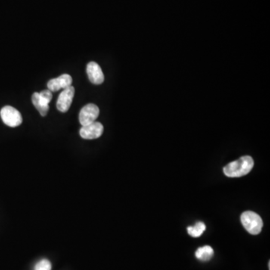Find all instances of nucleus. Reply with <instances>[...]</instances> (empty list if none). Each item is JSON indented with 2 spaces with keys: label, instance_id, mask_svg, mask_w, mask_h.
<instances>
[{
  "label": "nucleus",
  "instance_id": "nucleus-1",
  "mask_svg": "<svg viewBox=\"0 0 270 270\" xmlns=\"http://www.w3.org/2000/svg\"><path fill=\"white\" fill-rule=\"evenodd\" d=\"M254 167V160L251 156H246L228 164L224 168V173L231 178L241 177L249 174Z\"/></svg>",
  "mask_w": 270,
  "mask_h": 270
},
{
  "label": "nucleus",
  "instance_id": "nucleus-2",
  "mask_svg": "<svg viewBox=\"0 0 270 270\" xmlns=\"http://www.w3.org/2000/svg\"><path fill=\"white\" fill-rule=\"evenodd\" d=\"M241 222L246 231L252 235L259 234L264 225L261 217L252 211H246L242 214Z\"/></svg>",
  "mask_w": 270,
  "mask_h": 270
},
{
  "label": "nucleus",
  "instance_id": "nucleus-3",
  "mask_svg": "<svg viewBox=\"0 0 270 270\" xmlns=\"http://www.w3.org/2000/svg\"><path fill=\"white\" fill-rule=\"evenodd\" d=\"M0 116L5 125L12 128L19 126L23 122V118L20 112L11 106H5L2 107L0 111Z\"/></svg>",
  "mask_w": 270,
  "mask_h": 270
},
{
  "label": "nucleus",
  "instance_id": "nucleus-4",
  "mask_svg": "<svg viewBox=\"0 0 270 270\" xmlns=\"http://www.w3.org/2000/svg\"><path fill=\"white\" fill-rule=\"evenodd\" d=\"M100 110L98 106L94 104H88L84 106L79 113L80 123L84 125L95 122L99 116Z\"/></svg>",
  "mask_w": 270,
  "mask_h": 270
},
{
  "label": "nucleus",
  "instance_id": "nucleus-5",
  "mask_svg": "<svg viewBox=\"0 0 270 270\" xmlns=\"http://www.w3.org/2000/svg\"><path fill=\"white\" fill-rule=\"evenodd\" d=\"M104 132V126L98 122L84 125L80 130L81 138L86 140H94L100 138Z\"/></svg>",
  "mask_w": 270,
  "mask_h": 270
},
{
  "label": "nucleus",
  "instance_id": "nucleus-6",
  "mask_svg": "<svg viewBox=\"0 0 270 270\" xmlns=\"http://www.w3.org/2000/svg\"><path fill=\"white\" fill-rule=\"evenodd\" d=\"M75 92V88L72 86L63 90V92L60 93V96L57 99V107L58 110H60L62 113H66L69 110L72 101H73Z\"/></svg>",
  "mask_w": 270,
  "mask_h": 270
},
{
  "label": "nucleus",
  "instance_id": "nucleus-7",
  "mask_svg": "<svg viewBox=\"0 0 270 270\" xmlns=\"http://www.w3.org/2000/svg\"><path fill=\"white\" fill-rule=\"evenodd\" d=\"M87 73L90 82L95 85L102 84L104 81V75L98 63L90 62L87 66Z\"/></svg>",
  "mask_w": 270,
  "mask_h": 270
},
{
  "label": "nucleus",
  "instance_id": "nucleus-8",
  "mask_svg": "<svg viewBox=\"0 0 270 270\" xmlns=\"http://www.w3.org/2000/svg\"><path fill=\"white\" fill-rule=\"evenodd\" d=\"M72 78L68 74H64L57 78L48 81V88L51 92H57L59 90H64L72 86Z\"/></svg>",
  "mask_w": 270,
  "mask_h": 270
},
{
  "label": "nucleus",
  "instance_id": "nucleus-9",
  "mask_svg": "<svg viewBox=\"0 0 270 270\" xmlns=\"http://www.w3.org/2000/svg\"><path fill=\"white\" fill-rule=\"evenodd\" d=\"M32 101L35 108L37 109L41 116H45L48 114V110H49V104H45L43 102L42 100L40 98L39 93L35 92L32 95Z\"/></svg>",
  "mask_w": 270,
  "mask_h": 270
},
{
  "label": "nucleus",
  "instance_id": "nucleus-10",
  "mask_svg": "<svg viewBox=\"0 0 270 270\" xmlns=\"http://www.w3.org/2000/svg\"><path fill=\"white\" fill-rule=\"evenodd\" d=\"M214 251L209 246H205L199 248L195 252V256L197 259L201 261H208L213 257Z\"/></svg>",
  "mask_w": 270,
  "mask_h": 270
},
{
  "label": "nucleus",
  "instance_id": "nucleus-11",
  "mask_svg": "<svg viewBox=\"0 0 270 270\" xmlns=\"http://www.w3.org/2000/svg\"><path fill=\"white\" fill-rule=\"evenodd\" d=\"M188 234L192 237H199L206 231V225L204 223L198 221L194 226H190L187 228Z\"/></svg>",
  "mask_w": 270,
  "mask_h": 270
},
{
  "label": "nucleus",
  "instance_id": "nucleus-12",
  "mask_svg": "<svg viewBox=\"0 0 270 270\" xmlns=\"http://www.w3.org/2000/svg\"><path fill=\"white\" fill-rule=\"evenodd\" d=\"M39 96L43 102L49 104L53 98L52 92L49 90H43L41 92H39Z\"/></svg>",
  "mask_w": 270,
  "mask_h": 270
},
{
  "label": "nucleus",
  "instance_id": "nucleus-13",
  "mask_svg": "<svg viewBox=\"0 0 270 270\" xmlns=\"http://www.w3.org/2000/svg\"><path fill=\"white\" fill-rule=\"evenodd\" d=\"M35 270H51V263L48 260H41L35 265Z\"/></svg>",
  "mask_w": 270,
  "mask_h": 270
}]
</instances>
